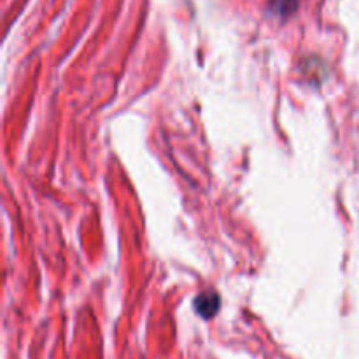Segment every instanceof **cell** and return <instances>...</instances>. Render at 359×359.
Here are the masks:
<instances>
[{
	"label": "cell",
	"mask_w": 359,
	"mask_h": 359,
	"mask_svg": "<svg viewBox=\"0 0 359 359\" xmlns=\"http://www.w3.org/2000/svg\"><path fill=\"white\" fill-rule=\"evenodd\" d=\"M221 307L219 294L214 293V291H209V293H202L196 297L195 300V311L200 318L210 319L217 314Z\"/></svg>",
	"instance_id": "6da1fadb"
},
{
	"label": "cell",
	"mask_w": 359,
	"mask_h": 359,
	"mask_svg": "<svg viewBox=\"0 0 359 359\" xmlns=\"http://www.w3.org/2000/svg\"><path fill=\"white\" fill-rule=\"evenodd\" d=\"M298 7V0H272L270 2V9L273 11L279 16H287L293 11H297Z\"/></svg>",
	"instance_id": "7a4b0ae2"
}]
</instances>
